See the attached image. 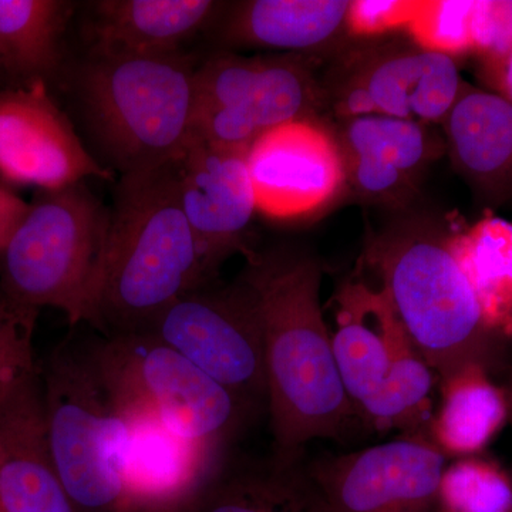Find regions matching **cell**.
<instances>
[{"mask_svg":"<svg viewBox=\"0 0 512 512\" xmlns=\"http://www.w3.org/2000/svg\"><path fill=\"white\" fill-rule=\"evenodd\" d=\"M239 279L261 322L276 460L295 464L306 444L339 437L357 414L320 308L322 268L308 252L279 247L248 254Z\"/></svg>","mask_w":512,"mask_h":512,"instance_id":"obj_1","label":"cell"},{"mask_svg":"<svg viewBox=\"0 0 512 512\" xmlns=\"http://www.w3.org/2000/svg\"><path fill=\"white\" fill-rule=\"evenodd\" d=\"M210 278L171 164L124 174L86 322L109 338L147 333L174 302Z\"/></svg>","mask_w":512,"mask_h":512,"instance_id":"obj_2","label":"cell"},{"mask_svg":"<svg viewBox=\"0 0 512 512\" xmlns=\"http://www.w3.org/2000/svg\"><path fill=\"white\" fill-rule=\"evenodd\" d=\"M448 238L450 231L430 222H403L373 237L365 261L440 380L470 363L493 373L507 366V343L485 328Z\"/></svg>","mask_w":512,"mask_h":512,"instance_id":"obj_3","label":"cell"},{"mask_svg":"<svg viewBox=\"0 0 512 512\" xmlns=\"http://www.w3.org/2000/svg\"><path fill=\"white\" fill-rule=\"evenodd\" d=\"M97 342L64 340L39 367L47 437L76 510L126 512L131 420L104 376Z\"/></svg>","mask_w":512,"mask_h":512,"instance_id":"obj_4","label":"cell"},{"mask_svg":"<svg viewBox=\"0 0 512 512\" xmlns=\"http://www.w3.org/2000/svg\"><path fill=\"white\" fill-rule=\"evenodd\" d=\"M195 69L190 59L92 57L80 76L87 119L124 174L173 164L194 131Z\"/></svg>","mask_w":512,"mask_h":512,"instance_id":"obj_5","label":"cell"},{"mask_svg":"<svg viewBox=\"0 0 512 512\" xmlns=\"http://www.w3.org/2000/svg\"><path fill=\"white\" fill-rule=\"evenodd\" d=\"M109 227L110 212L83 183L43 191L0 252V298L33 318L53 308L86 322Z\"/></svg>","mask_w":512,"mask_h":512,"instance_id":"obj_6","label":"cell"},{"mask_svg":"<svg viewBox=\"0 0 512 512\" xmlns=\"http://www.w3.org/2000/svg\"><path fill=\"white\" fill-rule=\"evenodd\" d=\"M104 376L128 417L161 424L218 457L247 407L150 333L97 342Z\"/></svg>","mask_w":512,"mask_h":512,"instance_id":"obj_7","label":"cell"},{"mask_svg":"<svg viewBox=\"0 0 512 512\" xmlns=\"http://www.w3.org/2000/svg\"><path fill=\"white\" fill-rule=\"evenodd\" d=\"M192 134L249 148L289 121L315 119L322 92L302 55L212 57L195 69Z\"/></svg>","mask_w":512,"mask_h":512,"instance_id":"obj_8","label":"cell"},{"mask_svg":"<svg viewBox=\"0 0 512 512\" xmlns=\"http://www.w3.org/2000/svg\"><path fill=\"white\" fill-rule=\"evenodd\" d=\"M147 333L190 360L247 409L268 400L261 322L241 279L185 293Z\"/></svg>","mask_w":512,"mask_h":512,"instance_id":"obj_9","label":"cell"},{"mask_svg":"<svg viewBox=\"0 0 512 512\" xmlns=\"http://www.w3.org/2000/svg\"><path fill=\"white\" fill-rule=\"evenodd\" d=\"M463 86L453 57L386 46L346 60L330 100L340 121L375 114L431 126L446 120Z\"/></svg>","mask_w":512,"mask_h":512,"instance_id":"obj_10","label":"cell"},{"mask_svg":"<svg viewBox=\"0 0 512 512\" xmlns=\"http://www.w3.org/2000/svg\"><path fill=\"white\" fill-rule=\"evenodd\" d=\"M446 454L423 436L318 461L308 471L323 512H436Z\"/></svg>","mask_w":512,"mask_h":512,"instance_id":"obj_11","label":"cell"},{"mask_svg":"<svg viewBox=\"0 0 512 512\" xmlns=\"http://www.w3.org/2000/svg\"><path fill=\"white\" fill-rule=\"evenodd\" d=\"M256 211L278 221L318 215L348 190L338 138L316 119L289 121L248 150Z\"/></svg>","mask_w":512,"mask_h":512,"instance_id":"obj_12","label":"cell"},{"mask_svg":"<svg viewBox=\"0 0 512 512\" xmlns=\"http://www.w3.org/2000/svg\"><path fill=\"white\" fill-rule=\"evenodd\" d=\"M0 177L56 191L111 174L90 156L45 82H33L0 89Z\"/></svg>","mask_w":512,"mask_h":512,"instance_id":"obj_13","label":"cell"},{"mask_svg":"<svg viewBox=\"0 0 512 512\" xmlns=\"http://www.w3.org/2000/svg\"><path fill=\"white\" fill-rule=\"evenodd\" d=\"M248 150L210 143L192 134L171 164L178 201L208 274L245 248L256 202Z\"/></svg>","mask_w":512,"mask_h":512,"instance_id":"obj_14","label":"cell"},{"mask_svg":"<svg viewBox=\"0 0 512 512\" xmlns=\"http://www.w3.org/2000/svg\"><path fill=\"white\" fill-rule=\"evenodd\" d=\"M0 504L5 512H76L53 463L37 366L0 389Z\"/></svg>","mask_w":512,"mask_h":512,"instance_id":"obj_15","label":"cell"},{"mask_svg":"<svg viewBox=\"0 0 512 512\" xmlns=\"http://www.w3.org/2000/svg\"><path fill=\"white\" fill-rule=\"evenodd\" d=\"M338 138L346 185L356 197L380 204H407L424 170L441 153L430 126L387 116L342 120Z\"/></svg>","mask_w":512,"mask_h":512,"instance_id":"obj_16","label":"cell"},{"mask_svg":"<svg viewBox=\"0 0 512 512\" xmlns=\"http://www.w3.org/2000/svg\"><path fill=\"white\" fill-rule=\"evenodd\" d=\"M333 355L353 406L386 382L394 362L414 345L382 286L348 282L336 295Z\"/></svg>","mask_w":512,"mask_h":512,"instance_id":"obj_17","label":"cell"},{"mask_svg":"<svg viewBox=\"0 0 512 512\" xmlns=\"http://www.w3.org/2000/svg\"><path fill=\"white\" fill-rule=\"evenodd\" d=\"M443 124L446 147L458 173L488 200H511V101L464 84Z\"/></svg>","mask_w":512,"mask_h":512,"instance_id":"obj_18","label":"cell"},{"mask_svg":"<svg viewBox=\"0 0 512 512\" xmlns=\"http://www.w3.org/2000/svg\"><path fill=\"white\" fill-rule=\"evenodd\" d=\"M211 0H101L93 3L92 57L164 56L207 25Z\"/></svg>","mask_w":512,"mask_h":512,"instance_id":"obj_19","label":"cell"},{"mask_svg":"<svg viewBox=\"0 0 512 512\" xmlns=\"http://www.w3.org/2000/svg\"><path fill=\"white\" fill-rule=\"evenodd\" d=\"M124 458L126 512L190 500L218 470V457L150 419L130 417Z\"/></svg>","mask_w":512,"mask_h":512,"instance_id":"obj_20","label":"cell"},{"mask_svg":"<svg viewBox=\"0 0 512 512\" xmlns=\"http://www.w3.org/2000/svg\"><path fill=\"white\" fill-rule=\"evenodd\" d=\"M346 0H251L232 9L222 26L225 42L269 47L293 55L311 52L346 28Z\"/></svg>","mask_w":512,"mask_h":512,"instance_id":"obj_21","label":"cell"},{"mask_svg":"<svg viewBox=\"0 0 512 512\" xmlns=\"http://www.w3.org/2000/svg\"><path fill=\"white\" fill-rule=\"evenodd\" d=\"M441 396L430 430L431 441L446 456H477L507 424L503 386L483 365L470 363L441 380Z\"/></svg>","mask_w":512,"mask_h":512,"instance_id":"obj_22","label":"cell"},{"mask_svg":"<svg viewBox=\"0 0 512 512\" xmlns=\"http://www.w3.org/2000/svg\"><path fill=\"white\" fill-rule=\"evenodd\" d=\"M450 248L476 295L485 328L512 342V221L485 214L450 229Z\"/></svg>","mask_w":512,"mask_h":512,"instance_id":"obj_23","label":"cell"},{"mask_svg":"<svg viewBox=\"0 0 512 512\" xmlns=\"http://www.w3.org/2000/svg\"><path fill=\"white\" fill-rule=\"evenodd\" d=\"M190 512H323L308 474L276 460L261 470L214 474L192 495Z\"/></svg>","mask_w":512,"mask_h":512,"instance_id":"obj_24","label":"cell"},{"mask_svg":"<svg viewBox=\"0 0 512 512\" xmlns=\"http://www.w3.org/2000/svg\"><path fill=\"white\" fill-rule=\"evenodd\" d=\"M72 9L63 0H0V69L25 84L45 82L59 66Z\"/></svg>","mask_w":512,"mask_h":512,"instance_id":"obj_25","label":"cell"},{"mask_svg":"<svg viewBox=\"0 0 512 512\" xmlns=\"http://www.w3.org/2000/svg\"><path fill=\"white\" fill-rule=\"evenodd\" d=\"M433 369L416 348L394 362L386 382L369 399L357 404L356 412L377 430L412 427L429 414Z\"/></svg>","mask_w":512,"mask_h":512,"instance_id":"obj_26","label":"cell"},{"mask_svg":"<svg viewBox=\"0 0 512 512\" xmlns=\"http://www.w3.org/2000/svg\"><path fill=\"white\" fill-rule=\"evenodd\" d=\"M439 501L444 512H511V474L497 461L461 457L444 470Z\"/></svg>","mask_w":512,"mask_h":512,"instance_id":"obj_27","label":"cell"},{"mask_svg":"<svg viewBox=\"0 0 512 512\" xmlns=\"http://www.w3.org/2000/svg\"><path fill=\"white\" fill-rule=\"evenodd\" d=\"M474 10L476 0L420 2L407 30L421 49L454 59L474 53Z\"/></svg>","mask_w":512,"mask_h":512,"instance_id":"obj_28","label":"cell"},{"mask_svg":"<svg viewBox=\"0 0 512 512\" xmlns=\"http://www.w3.org/2000/svg\"><path fill=\"white\" fill-rule=\"evenodd\" d=\"M35 320L0 298V389L36 367L32 349Z\"/></svg>","mask_w":512,"mask_h":512,"instance_id":"obj_29","label":"cell"},{"mask_svg":"<svg viewBox=\"0 0 512 512\" xmlns=\"http://www.w3.org/2000/svg\"><path fill=\"white\" fill-rule=\"evenodd\" d=\"M474 53L495 62L512 49V0H476Z\"/></svg>","mask_w":512,"mask_h":512,"instance_id":"obj_30","label":"cell"},{"mask_svg":"<svg viewBox=\"0 0 512 512\" xmlns=\"http://www.w3.org/2000/svg\"><path fill=\"white\" fill-rule=\"evenodd\" d=\"M420 2L403 0H355L349 3L346 28L356 36H377L407 29Z\"/></svg>","mask_w":512,"mask_h":512,"instance_id":"obj_31","label":"cell"},{"mask_svg":"<svg viewBox=\"0 0 512 512\" xmlns=\"http://www.w3.org/2000/svg\"><path fill=\"white\" fill-rule=\"evenodd\" d=\"M28 211V202L0 185V252L8 245Z\"/></svg>","mask_w":512,"mask_h":512,"instance_id":"obj_32","label":"cell"},{"mask_svg":"<svg viewBox=\"0 0 512 512\" xmlns=\"http://www.w3.org/2000/svg\"><path fill=\"white\" fill-rule=\"evenodd\" d=\"M485 74L493 84L494 93L512 103V49L501 59L485 63Z\"/></svg>","mask_w":512,"mask_h":512,"instance_id":"obj_33","label":"cell"},{"mask_svg":"<svg viewBox=\"0 0 512 512\" xmlns=\"http://www.w3.org/2000/svg\"><path fill=\"white\" fill-rule=\"evenodd\" d=\"M190 500L177 501V503H168L154 505V507L144 508L138 512H190Z\"/></svg>","mask_w":512,"mask_h":512,"instance_id":"obj_34","label":"cell"},{"mask_svg":"<svg viewBox=\"0 0 512 512\" xmlns=\"http://www.w3.org/2000/svg\"><path fill=\"white\" fill-rule=\"evenodd\" d=\"M505 397L508 404V421L512 423V369L508 372L507 380L503 386Z\"/></svg>","mask_w":512,"mask_h":512,"instance_id":"obj_35","label":"cell"},{"mask_svg":"<svg viewBox=\"0 0 512 512\" xmlns=\"http://www.w3.org/2000/svg\"><path fill=\"white\" fill-rule=\"evenodd\" d=\"M0 512H5V511H3L2 504H0Z\"/></svg>","mask_w":512,"mask_h":512,"instance_id":"obj_36","label":"cell"},{"mask_svg":"<svg viewBox=\"0 0 512 512\" xmlns=\"http://www.w3.org/2000/svg\"><path fill=\"white\" fill-rule=\"evenodd\" d=\"M512 512V511H511Z\"/></svg>","mask_w":512,"mask_h":512,"instance_id":"obj_37","label":"cell"}]
</instances>
